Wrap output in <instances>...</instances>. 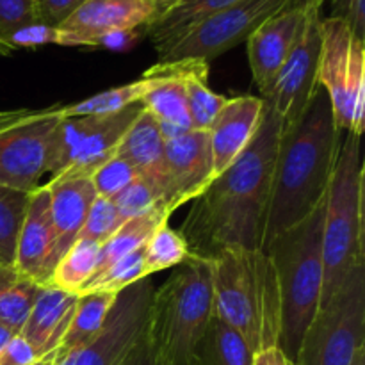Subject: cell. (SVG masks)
Here are the masks:
<instances>
[{
    "label": "cell",
    "mask_w": 365,
    "mask_h": 365,
    "mask_svg": "<svg viewBox=\"0 0 365 365\" xmlns=\"http://www.w3.org/2000/svg\"><path fill=\"white\" fill-rule=\"evenodd\" d=\"M146 2H148L150 6H152V9H153L152 21H155L157 18L163 16V14L166 13L168 9H170V7H173L175 4L178 2V0H146ZM152 21H150V24H152Z\"/></svg>",
    "instance_id": "obj_44"
},
{
    "label": "cell",
    "mask_w": 365,
    "mask_h": 365,
    "mask_svg": "<svg viewBox=\"0 0 365 365\" xmlns=\"http://www.w3.org/2000/svg\"><path fill=\"white\" fill-rule=\"evenodd\" d=\"M184 71L185 61L157 63L145 71V77H152L153 84L143 96L141 103L157 118L164 141L192 128L185 96Z\"/></svg>",
    "instance_id": "obj_19"
},
{
    "label": "cell",
    "mask_w": 365,
    "mask_h": 365,
    "mask_svg": "<svg viewBox=\"0 0 365 365\" xmlns=\"http://www.w3.org/2000/svg\"><path fill=\"white\" fill-rule=\"evenodd\" d=\"M166 210L171 214L198 198L214 180V159L207 130H191L164 143Z\"/></svg>",
    "instance_id": "obj_15"
},
{
    "label": "cell",
    "mask_w": 365,
    "mask_h": 365,
    "mask_svg": "<svg viewBox=\"0 0 365 365\" xmlns=\"http://www.w3.org/2000/svg\"><path fill=\"white\" fill-rule=\"evenodd\" d=\"M45 185L56 228L57 259H61L81 235L89 209L96 200V191L91 178L81 175H57Z\"/></svg>",
    "instance_id": "obj_21"
},
{
    "label": "cell",
    "mask_w": 365,
    "mask_h": 365,
    "mask_svg": "<svg viewBox=\"0 0 365 365\" xmlns=\"http://www.w3.org/2000/svg\"><path fill=\"white\" fill-rule=\"evenodd\" d=\"M125 221L127 220L121 216L120 210L116 209V205L110 200L96 196L91 209H89L78 239H88V241L103 245Z\"/></svg>",
    "instance_id": "obj_35"
},
{
    "label": "cell",
    "mask_w": 365,
    "mask_h": 365,
    "mask_svg": "<svg viewBox=\"0 0 365 365\" xmlns=\"http://www.w3.org/2000/svg\"><path fill=\"white\" fill-rule=\"evenodd\" d=\"M14 331L13 330H9V328H6V327H2V324H0V349L4 348V346L7 344V342L11 341V339L14 337Z\"/></svg>",
    "instance_id": "obj_45"
},
{
    "label": "cell",
    "mask_w": 365,
    "mask_h": 365,
    "mask_svg": "<svg viewBox=\"0 0 365 365\" xmlns=\"http://www.w3.org/2000/svg\"><path fill=\"white\" fill-rule=\"evenodd\" d=\"M210 262L214 312L253 353L278 346L280 289L271 257L262 250H227Z\"/></svg>",
    "instance_id": "obj_3"
},
{
    "label": "cell",
    "mask_w": 365,
    "mask_h": 365,
    "mask_svg": "<svg viewBox=\"0 0 365 365\" xmlns=\"http://www.w3.org/2000/svg\"><path fill=\"white\" fill-rule=\"evenodd\" d=\"M331 4V18L342 20L353 36L365 41V2L364 0H327Z\"/></svg>",
    "instance_id": "obj_38"
},
{
    "label": "cell",
    "mask_w": 365,
    "mask_h": 365,
    "mask_svg": "<svg viewBox=\"0 0 365 365\" xmlns=\"http://www.w3.org/2000/svg\"><path fill=\"white\" fill-rule=\"evenodd\" d=\"M146 0H86L56 29V45L100 46L132 34L152 21Z\"/></svg>",
    "instance_id": "obj_14"
},
{
    "label": "cell",
    "mask_w": 365,
    "mask_h": 365,
    "mask_svg": "<svg viewBox=\"0 0 365 365\" xmlns=\"http://www.w3.org/2000/svg\"><path fill=\"white\" fill-rule=\"evenodd\" d=\"M143 109L145 106L139 102L113 114L63 118L50 138L46 173L91 177L116 153L125 132Z\"/></svg>",
    "instance_id": "obj_9"
},
{
    "label": "cell",
    "mask_w": 365,
    "mask_h": 365,
    "mask_svg": "<svg viewBox=\"0 0 365 365\" xmlns=\"http://www.w3.org/2000/svg\"><path fill=\"white\" fill-rule=\"evenodd\" d=\"M212 314V262L189 255L153 292L146 339L166 365H191Z\"/></svg>",
    "instance_id": "obj_5"
},
{
    "label": "cell",
    "mask_w": 365,
    "mask_h": 365,
    "mask_svg": "<svg viewBox=\"0 0 365 365\" xmlns=\"http://www.w3.org/2000/svg\"><path fill=\"white\" fill-rule=\"evenodd\" d=\"M118 365H166V364L155 355V351H153L152 346H150L148 339H146V331H143L141 337L138 339V342L128 349L127 355L120 360V364Z\"/></svg>",
    "instance_id": "obj_41"
},
{
    "label": "cell",
    "mask_w": 365,
    "mask_h": 365,
    "mask_svg": "<svg viewBox=\"0 0 365 365\" xmlns=\"http://www.w3.org/2000/svg\"><path fill=\"white\" fill-rule=\"evenodd\" d=\"M100 246L102 245L88 241V239H77L57 262L48 280L50 287L78 294L89 278L95 274L96 266H98Z\"/></svg>",
    "instance_id": "obj_29"
},
{
    "label": "cell",
    "mask_w": 365,
    "mask_h": 365,
    "mask_svg": "<svg viewBox=\"0 0 365 365\" xmlns=\"http://www.w3.org/2000/svg\"><path fill=\"white\" fill-rule=\"evenodd\" d=\"M31 113V109H13V110H0V128L21 120L24 116Z\"/></svg>",
    "instance_id": "obj_43"
},
{
    "label": "cell",
    "mask_w": 365,
    "mask_h": 365,
    "mask_svg": "<svg viewBox=\"0 0 365 365\" xmlns=\"http://www.w3.org/2000/svg\"><path fill=\"white\" fill-rule=\"evenodd\" d=\"M324 202L302 223L282 232L264 252L271 257L280 289L278 348L296 362L303 335L321 309L324 282Z\"/></svg>",
    "instance_id": "obj_4"
},
{
    "label": "cell",
    "mask_w": 365,
    "mask_h": 365,
    "mask_svg": "<svg viewBox=\"0 0 365 365\" xmlns=\"http://www.w3.org/2000/svg\"><path fill=\"white\" fill-rule=\"evenodd\" d=\"M189 255L191 253H189L185 239L182 237L180 232L173 230L166 221L145 242L143 260H145L146 277L180 266L189 259Z\"/></svg>",
    "instance_id": "obj_31"
},
{
    "label": "cell",
    "mask_w": 365,
    "mask_h": 365,
    "mask_svg": "<svg viewBox=\"0 0 365 365\" xmlns=\"http://www.w3.org/2000/svg\"><path fill=\"white\" fill-rule=\"evenodd\" d=\"M57 260V237L50 212L48 189L39 185L29 195L24 221L18 230L13 267L38 285H48Z\"/></svg>",
    "instance_id": "obj_16"
},
{
    "label": "cell",
    "mask_w": 365,
    "mask_h": 365,
    "mask_svg": "<svg viewBox=\"0 0 365 365\" xmlns=\"http://www.w3.org/2000/svg\"><path fill=\"white\" fill-rule=\"evenodd\" d=\"M235 2L239 0H178L163 16L146 25L145 31L157 53H163L200 21Z\"/></svg>",
    "instance_id": "obj_22"
},
{
    "label": "cell",
    "mask_w": 365,
    "mask_h": 365,
    "mask_svg": "<svg viewBox=\"0 0 365 365\" xmlns=\"http://www.w3.org/2000/svg\"><path fill=\"white\" fill-rule=\"evenodd\" d=\"M31 192L14 191L0 185V260L13 266L14 248Z\"/></svg>",
    "instance_id": "obj_33"
},
{
    "label": "cell",
    "mask_w": 365,
    "mask_h": 365,
    "mask_svg": "<svg viewBox=\"0 0 365 365\" xmlns=\"http://www.w3.org/2000/svg\"><path fill=\"white\" fill-rule=\"evenodd\" d=\"M2 266H7V264H4V262H2V260H0V267H2Z\"/></svg>",
    "instance_id": "obj_49"
},
{
    "label": "cell",
    "mask_w": 365,
    "mask_h": 365,
    "mask_svg": "<svg viewBox=\"0 0 365 365\" xmlns=\"http://www.w3.org/2000/svg\"><path fill=\"white\" fill-rule=\"evenodd\" d=\"M116 296L118 294H114V292L106 291H93L78 294L73 319H71L70 328H68L66 335H64L63 342H61V348L57 351H70V349L89 341L93 335L98 334L100 328L106 323V317L109 314L110 307L116 302Z\"/></svg>",
    "instance_id": "obj_28"
},
{
    "label": "cell",
    "mask_w": 365,
    "mask_h": 365,
    "mask_svg": "<svg viewBox=\"0 0 365 365\" xmlns=\"http://www.w3.org/2000/svg\"><path fill=\"white\" fill-rule=\"evenodd\" d=\"M143 250L138 248L135 252L128 253V255L121 257L120 260L113 262L110 266H107L106 269L98 271V273L93 274L88 280V284L81 289L78 294L82 292H93V291H106V292H121L123 289L130 287L132 284L139 280H145V260H143Z\"/></svg>",
    "instance_id": "obj_32"
},
{
    "label": "cell",
    "mask_w": 365,
    "mask_h": 365,
    "mask_svg": "<svg viewBox=\"0 0 365 365\" xmlns=\"http://www.w3.org/2000/svg\"><path fill=\"white\" fill-rule=\"evenodd\" d=\"M63 120L59 106L31 110L0 128V185L32 192L48 166L50 138Z\"/></svg>",
    "instance_id": "obj_13"
},
{
    "label": "cell",
    "mask_w": 365,
    "mask_h": 365,
    "mask_svg": "<svg viewBox=\"0 0 365 365\" xmlns=\"http://www.w3.org/2000/svg\"><path fill=\"white\" fill-rule=\"evenodd\" d=\"M41 287L13 266L0 267V324L20 334Z\"/></svg>",
    "instance_id": "obj_25"
},
{
    "label": "cell",
    "mask_w": 365,
    "mask_h": 365,
    "mask_svg": "<svg viewBox=\"0 0 365 365\" xmlns=\"http://www.w3.org/2000/svg\"><path fill=\"white\" fill-rule=\"evenodd\" d=\"M365 348V259L359 260L303 335L298 365H351Z\"/></svg>",
    "instance_id": "obj_7"
},
{
    "label": "cell",
    "mask_w": 365,
    "mask_h": 365,
    "mask_svg": "<svg viewBox=\"0 0 365 365\" xmlns=\"http://www.w3.org/2000/svg\"><path fill=\"white\" fill-rule=\"evenodd\" d=\"M77 302L78 294L43 285L20 330V335L31 344L38 359L61 348L73 319Z\"/></svg>",
    "instance_id": "obj_20"
},
{
    "label": "cell",
    "mask_w": 365,
    "mask_h": 365,
    "mask_svg": "<svg viewBox=\"0 0 365 365\" xmlns=\"http://www.w3.org/2000/svg\"><path fill=\"white\" fill-rule=\"evenodd\" d=\"M319 7L305 2V16L299 27L298 38L291 53L285 59L269 96L262 98L277 113L282 125V134L298 125L317 91L319 84V61L323 34H321Z\"/></svg>",
    "instance_id": "obj_11"
},
{
    "label": "cell",
    "mask_w": 365,
    "mask_h": 365,
    "mask_svg": "<svg viewBox=\"0 0 365 365\" xmlns=\"http://www.w3.org/2000/svg\"><path fill=\"white\" fill-rule=\"evenodd\" d=\"M164 143L166 141L157 118L150 110L143 109L125 132L114 155L127 160L139 173H146L163 166Z\"/></svg>",
    "instance_id": "obj_23"
},
{
    "label": "cell",
    "mask_w": 365,
    "mask_h": 365,
    "mask_svg": "<svg viewBox=\"0 0 365 365\" xmlns=\"http://www.w3.org/2000/svg\"><path fill=\"white\" fill-rule=\"evenodd\" d=\"M207 77L209 64L203 61H185L184 86L191 127L195 130H209L214 118L227 102V96L217 95L209 88Z\"/></svg>",
    "instance_id": "obj_27"
},
{
    "label": "cell",
    "mask_w": 365,
    "mask_h": 365,
    "mask_svg": "<svg viewBox=\"0 0 365 365\" xmlns=\"http://www.w3.org/2000/svg\"><path fill=\"white\" fill-rule=\"evenodd\" d=\"M309 6H314V7H319V9H323V6L327 4V0H305Z\"/></svg>",
    "instance_id": "obj_48"
},
{
    "label": "cell",
    "mask_w": 365,
    "mask_h": 365,
    "mask_svg": "<svg viewBox=\"0 0 365 365\" xmlns=\"http://www.w3.org/2000/svg\"><path fill=\"white\" fill-rule=\"evenodd\" d=\"M34 24H38L34 0H0V53H9V39Z\"/></svg>",
    "instance_id": "obj_36"
},
{
    "label": "cell",
    "mask_w": 365,
    "mask_h": 365,
    "mask_svg": "<svg viewBox=\"0 0 365 365\" xmlns=\"http://www.w3.org/2000/svg\"><path fill=\"white\" fill-rule=\"evenodd\" d=\"M36 360H39L38 355L20 334L0 349V365H32Z\"/></svg>",
    "instance_id": "obj_40"
},
{
    "label": "cell",
    "mask_w": 365,
    "mask_h": 365,
    "mask_svg": "<svg viewBox=\"0 0 365 365\" xmlns=\"http://www.w3.org/2000/svg\"><path fill=\"white\" fill-rule=\"evenodd\" d=\"M305 16V0H294L264 21L248 39V61L260 98H267L291 53Z\"/></svg>",
    "instance_id": "obj_17"
},
{
    "label": "cell",
    "mask_w": 365,
    "mask_h": 365,
    "mask_svg": "<svg viewBox=\"0 0 365 365\" xmlns=\"http://www.w3.org/2000/svg\"><path fill=\"white\" fill-rule=\"evenodd\" d=\"M294 0H239L185 32L166 52L159 53V63L177 61H210L246 41L260 25Z\"/></svg>",
    "instance_id": "obj_10"
},
{
    "label": "cell",
    "mask_w": 365,
    "mask_h": 365,
    "mask_svg": "<svg viewBox=\"0 0 365 365\" xmlns=\"http://www.w3.org/2000/svg\"><path fill=\"white\" fill-rule=\"evenodd\" d=\"M280 138V120L264 102L259 128L245 152L192 200L180 228L191 255L210 260L227 250H262Z\"/></svg>",
    "instance_id": "obj_1"
},
{
    "label": "cell",
    "mask_w": 365,
    "mask_h": 365,
    "mask_svg": "<svg viewBox=\"0 0 365 365\" xmlns=\"http://www.w3.org/2000/svg\"><path fill=\"white\" fill-rule=\"evenodd\" d=\"M341 143L342 130L321 88L298 125L282 134L278 143L262 252L277 235L302 223L324 202Z\"/></svg>",
    "instance_id": "obj_2"
},
{
    "label": "cell",
    "mask_w": 365,
    "mask_h": 365,
    "mask_svg": "<svg viewBox=\"0 0 365 365\" xmlns=\"http://www.w3.org/2000/svg\"><path fill=\"white\" fill-rule=\"evenodd\" d=\"M264 100L257 96L227 98L207 134L214 159V175H220L241 155L250 145L262 118ZM214 177V178H216Z\"/></svg>",
    "instance_id": "obj_18"
},
{
    "label": "cell",
    "mask_w": 365,
    "mask_h": 365,
    "mask_svg": "<svg viewBox=\"0 0 365 365\" xmlns=\"http://www.w3.org/2000/svg\"><path fill=\"white\" fill-rule=\"evenodd\" d=\"M360 138L346 132L324 198L321 307L335 294L349 271L365 259L364 250V164Z\"/></svg>",
    "instance_id": "obj_6"
},
{
    "label": "cell",
    "mask_w": 365,
    "mask_h": 365,
    "mask_svg": "<svg viewBox=\"0 0 365 365\" xmlns=\"http://www.w3.org/2000/svg\"><path fill=\"white\" fill-rule=\"evenodd\" d=\"M319 84L342 132L362 135L365 113V41L337 18L321 21Z\"/></svg>",
    "instance_id": "obj_8"
},
{
    "label": "cell",
    "mask_w": 365,
    "mask_h": 365,
    "mask_svg": "<svg viewBox=\"0 0 365 365\" xmlns=\"http://www.w3.org/2000/svg\"><path fill=\"white\" fill-rule=\"evenodd\" d=\"M170 220L163 209H155L148 214L143 216L132 217L127 220L102 246H100V257H98V266H96L95 273L106 269L113 262L120 260L121 257L128 255V253L135 252L141 248L150 235L157 230L163 223Z\"/></svg>",
    "instance_id": "obj_26"
},
{
    "label": "cell",
    "mask_w": 365,
    "mask_h": 365,
    "mask_svg": "<svg viewBox=\"0 0 365 365\" xmlns=\"http://www.w3.org/2000/svg\"><path fill=\"white\" fill-rule=\"evenodd\" d=\"M351 365H365V348H362L359 353H356Z\"/></svg>",
    "instance_id": "obj_47"
},
{
    "label": "cell",
    "mask_w": 365,
    "mask_h": 365,
    "mask_svg": "<svg viewBox=\"0 0 365 365\" xmlns=\"http://www.w3.org/2000/svg\"><path fill=\"white\" fill-rule=\"evenodd\" d=\"M138 175L139 171L135 170L132 164H128L127 160L121 159V157L113 155L110 159H107L102 166L96 168L89 178H91V184L93 187H95L98 198L113 200L114 196L120 195Z\"/></svg>",
    "instance_id": "obj_34"
},
{
    "label": "cell",
    "mask_w": 365,
    "mask_h": 365,
    "mask_svg": "<svg viewBox=\"0 0 365 365\" xmlns=\"http://www.w3.org/2000/svg\"><path fill=\"white\" fill-rule=\"evenodd\" d=\"M57 355H59V351H53V353H50V355L43 356V359L36 360V362L32 365H56L57 364Z\"/></svg>",
    "instance_id": "obj_46"
},
{
    "label": "cell",
    "mask_w": 365,
    "mask_h": 365,
    "mask_svg": "<svg viewBox=\"0 0 365 365\" xmlns=\"http://www.w3.org/2000/svg\"><path fill=\"white\" fill-rule=\"evenodd\" d=\"M191 365H253V351L245 339L214 312L196 346Z\"/></svg>",
    "instance_id": "obj_24"
},
{
    "label": "cell",
    "mask_w": 365,
    "mask_h": 365,
    "mask_svg": "<svg viewBox=\"0 0 365 365\" xmlns=\"http://www.w3.org/2000/svg\"><path fill=\"white\" fill-rule=\"evenodd\" d=\"M153 292L155 287L146 278L118 292L98 334L70 351L59 353L56 365L120 364L145 331Z\"/></svg>",
    "instance_id": "obj_12"
},
{
    "label": "cell",
    "mask_w": 365,
    "mask_h": 365,
    "mask_svg": "<svg viewBox=\"0 0 365 365\" xmlns=\"http://www.w3.org/2000/svg\"><path fill=\"white\" fill-rule=\"evenodd\" d=\"M253 365H298L289 359L278 346H269L253 353Z\"/></svg>",
    "instance_id": "obj_42"
},
{
    "label": "cell",
    "mask_w": 365,
    "mask_h": 365,
    "mask_svg": "<svg viewBox=\"0 0 365 365\" xmlns=\"http://www.w3.org/2000/svg\"><path fill=\"white\" fill-rule=\"evenodd\" d=\"M48 43L56 45V29L46 27V25L41 24H34L18 31L9 39V50L13 52V50L18 48H34V46L48 45Z\"/></svg>",
    "instance_id": "obj_39"
},
{
    "label": "cell",
    "mask_w": 365,
    "mask_h": 365,
    "mask_svg": "<svg viewBox=\"0 0 365 365\" xmlns=\"http://www.w3.org/2000/svg\"><path fill=\"white\" fill-rule=\"evenodd\" d=\"M86 0H34L38 24L57 29Z\"/></svg>",
    "instance_id": "obj_37"
},
{
    "label": "cell",
    "mask_w": 365,
    "mask_h": 365,
    "mask_svg": "<svg viewBox=\"0 0 365 365\" xmlns=\"http://www.w3.org/2000/svg\"><path fill=\"white\" fill-rule=\"evenodd\" d=\"M153 78L145 77L139 81L130 82V84L118 86V88H110L107 91L93 95L89 98L82 100V102L71 103V106L59 107L63 118H73V116H93V114H113L118 110H123L127 107L139 103L143 96L148 93L152 88Z\"/></svg>",
    "instance_id": "obj_30"
}]
</instances>
